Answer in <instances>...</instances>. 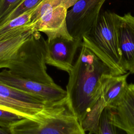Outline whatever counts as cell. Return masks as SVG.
I'll list each match as a JSON object with an SVG mask.
<instances>
[{
    "instance_id": "cell-19",
    "label": "cell",
    "mask_w": 134,
    "mask_h": 134,
    "mask_svg": "<svg viewBox=\"0 0 134 134\" xmlns=\"http://www.w3.org/2000/svg\"><path fill=\"white\" fill-rule=\"evenodd\" d=\"M23 0H0V22Z\"/></svg>"
},
{
    "instance_id": "cell-20",
    "label": "cell",
    "mask_w": 134,
    "mask_h": 134,
    "mask_svg": "<svg viewBox=\"0 0 134 134\" xmlns=\"http://www.w3.org/2000/svg\"><path fill=\"white\" fill-rule=\"evenodd\" d=\"M0 134H11L9 131L6 129L0 127Z\"/></svg>"
},
{
    "instance_id": "cell-7",
    "label": "cell",
    "mask_w": 134,
    "mask_h": 134,
    "mask_svg": "<svg viewBox=\"0 0 134 134\" xmlns=\"http://www.w3.org/2000/svg\"><path fill=\"white\" fill-rule=\"evenodd\" d=\"M0 81L10 86L39 96L49 104H55L66 99V90L56 83L48 84L21 79L14 75L6 69L0 72Z\"/></svg>"
},
{
    "instance_id": "cell-12",
    "label": "cell",
    "mask_w": 134,
    "mask_h": 134,
    "mask_svg": "<svg viewBox=\"0 0 134 134\" xmlns=\"http://www.w3.org/2000/svg\"><path fill=\"white\" fill-rule=\"evenodd\" d=\"M34 30H30L18 37L0 42V69H7L17 58Z\"/></svg>"
},
{
    "instance_id": "cell-1",
    "label": "cell",
    "mask_w": 134,
    "mask_h": 134,
    "mask_svg": "<svg viewBox=\"0 0 134 134\" xmlns=\"http://www.w3.org/2000/svg\"><path fill=\"white\" fill-rule=\"evenodd\" d=\"M68 73L66 103L71 111L81 123L99 98L105 81L119 74L83 44L77 59Z\"/></svg>"
},
{
    "instance_id": "cell-15",
    "label": "cell",
    "mask_w": 134,
    "mask_h": 134,
    "mask_svg": "<svg viewBox=\"0 0 134 134\" xmlns=\"http://www.w3.org/2000/svg\"><path fill=\"white\" fill-rule=\"evenodd\" d=\"M0 109L16 113L23 117H32L41 110L0 95Z\"/></svg>"
},
{
    "instance_id": "cell-8",
    "label": "cell",
    "mask_w": 134,
    "mask_h": 134,
    "mask_svg": "<svg viewBox=\"0 0 134 134\" xmlns=\"http://www.w3.org/2000/svg\"><path fill=\"white\" fill-rule=\"evenodd\" d=\"M82 41L62 37L46 40V63L69 73L73 65L75 55Z\"/></svg>"
},
{
    "instance_id": "cell-5",
    "label": "cell",
    "mask_w": 134,
    "mask_h": 134,
    "mask_svg": "<svg viewBox=\"0 0 134 134\" xmlns=\"http://www.w3.org/2000/svg\"><path fill=\"white\" fill-rule=\"evenodd\" d=\"M129 74V72H127L113 75L105 81L99 98L81 123L85 132L88 131V134H98L99 120L102 111L123 96L128 84L127 79Z\"/></svg>"
},
{
    "instance_id": "cell-3",
    "label": "cell",
    "mask_w": 134,
    "mask_h": 134,
    "mask_svg": "<svg viewBox=\"0 0 134 134\" xmlns=\"http://www.w3.org/2000/svg\"><path fill=\"white\" fill-rule=\"evenodd\" d=\"M121 24V16L105 11L82 39V44L119 74L126 73L120 65Z\"/></svg>"
},
{
    "instance_id": "cell-18",
    "label": "cell",
    "mask_w": 134,
    "mask_h": 134,
    "mask_svg": "<svg viewBox=\"0 0 134 134\" xmlns=\"http://www.w3.org/2000/svg\"><path fill=\"white\" fill-rule=\"evenodd\" d=\"M23 118L24 117L16 113L0 109V127L9 131L13 125Z\"/></svg>"
},
{
    "instance_id": "cell-17",
    "label": "cell",
    "mask_w": 134,
    "mask_h": 134,
    "mask_svg": "<svg viewBox=\"0 0 134 134\" xmlns=\"http://www.w3.org/2000/svg\"><path fill=\"white\" fill-rule=\"evenodd\" d=\"M43 0H23L14 10L1 21L0 26L35 8Z\"/></svg>"
},
{
    "instance_id": "cell-16",
    "label": "cell",
    "mask_w": 134,
    "mask_h": 134,
    "mask_svg": "<svg viewBox=\"0 0 134 134\" xmlns=\"http://www.w3.org/2000/svg\"><path fill=\"white\" fill-rule=\"evenodd\" d=\"M78 0H43L35 8L31 17V24L37 21L44 13L58 6H63L68 9Z\"/></svg>"
},
{
    "instance_id": "cell-2",
    "label": "cell",
    "mask_w": 134,
    "mask_h": 134,
    "mask_svg": "<svg viewBox=\"0 0 134 134\" xmlns=\"http://www.w3.org/2000/svg\"><path fill=\"white\" fill-rule=\"evenodd\" d=\"M11 134H86L66 99L48 104L32 117H24L9 128Z\"/></svg>"
},
{
    "instance_id": "cell-6",
    "label": "cell",
    "mask_w": 134,
    "mask_h": 134,
    "mask_svg": "<svg viewBox=\"0 0 134 134\" xmlns=\"http://www.w3.org/2000/svg\"><path fill=\"white\" fill-rule=\"evenodd\" d=\"M106 0H78L68 10L66 24L70 35L82 41L96 24L100 11Z\"/></svg>"
},
{
    "instance_id": "cell-4",
    "label": "cell",
    "mask_w": 134,
    "mask_h": 134,
    "mask_svg": "<svg viewBox=\"0 0 134 134\" xmlns=\"http://www.w3.org/2000/svg\"><path fill=\"white\" fill-rule=\"evenodd\" d=\"M46 40L40 32L34 31L17 58L7 69L14 75L42 83L54 84L47 71Z\"/></svg>"
},
{
    "instance_id": "cell-11",
    "label": "cell",
    "mask_w": 134,
    "mask_h": 134,
    "mask_svg": "<svg viewBox=\"0 0 134 134\" xmlns=\"http://www.w3.org/2000/svg\"><path fill=\"white\" fill-rule=\"evenodd\" d=\"M120 50L122 70L134 73V16L130 13L121 16Z\"/></svg>"
},
{
    "instance_id": "cell-9",
    "label": "cell",
    "mask_w": 134,
    "mask_h": 134,
    "mask_svg": "<svg viewBox=\"0 0 134 134\" xmlns=\"http://www.w3.org/2000/svg\"><path fill=\"white\" fill-rule=\"evenodd\" d=\"M67 12L68 9L61 6L46 12L31 24L33 29L44 33L47 37V40L58 37L74 39L68 29Z\"/></svg>"
},
{
    "instance_id": "cell-13",
    "label": "cell",
    "mask_w": 134,
    "mask_h": 134,
    "mask_svg": "<svg viewBox=\"0 0 134 134\" xmlns=\"http://www.w3.org/2000/svg\"><path fill=\"white\" fill-rule=\"evenodd\" d=\"M35 8L25 13L17 18L0 26V42L18 37L34 30L31 17Z\"/></svg>"
},
{
    "instance_id": "cell-10",
    "label": "cell",
    "mask_w": 134,
    "mask_h": 134,
    "mask_svg": "<svg viewBox=\"0 0 134 134\" xmlns=\"http://www.w3.org/2000/svg\"><path fill=\"white\" fill-rule=\"evenodd\" d=\"M109 107L114 125L127 134H134V84H128L123 96Z\"/></svg>"
},
{
    "instance_id": "cell-14",
    "label": "cell",
    "mask_w": 134,
    "mask_h": 134,
    "mask_svg": "<svg viewBox=\"0 0 134 134\" xmlns=\"http://www.w3.org/2000/svg\"><path fill=\"white\" fill-rule=\"evenodd\" d=\"M0 95L10 100L20 102L37 108L42 109L48 103L44 99L5 84L0 81Z\"/></svg>"
}]
</instances>
